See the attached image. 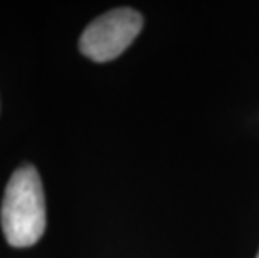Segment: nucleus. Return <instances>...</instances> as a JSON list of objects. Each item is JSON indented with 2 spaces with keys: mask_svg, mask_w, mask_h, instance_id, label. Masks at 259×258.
I'll return each mask as SVG.
<instances>
[{
  "mask_svg": "<svg viewBox=\"0 0 259 258\" xmlns=\"http://www.w3.org/2000/svg\"><path fill=\"white\" fill-rule=\"evenodd\" d=\"M256 258H259V251H257V255H256Z\"/></svg>",
  "mask_w": 259,
  "mask_h": 258,
  "instance_id": "3",
  "label": "nucleus"
},
{
  "mask_svg": "<svg viewBox=\"0 0 259 258\" xmlns=\"http://www.w3.org/2000/svg\"><path fill=\"white\" fill-rule=\"evenodd\" d=\"M142 15L120 7L94 19L80 35L79 49L94 62H109L127 49L142 29Z\"/></svg>",
  "mask_w": 259,
  "mask_h": 258,
  "instance_id": "2",
  "label": "nucleus"
},
{
  "mask_svg": "<svg viewBox=\"0 0 259 258\" xmlns=\"http://www.w3.org/2000/svg\"><path fill=\"white\" fill-rule=\"evenodd\" d=\"M2 230L14 248L35 245L46 232V198L37 169L30 164L17 168L10 176L2 201Z\"/></svg>",
  "mask_w": 259,
  "mask_h": 258,
  "instance_id": "1",
  "label": "nucleus"
}]
</instances>
